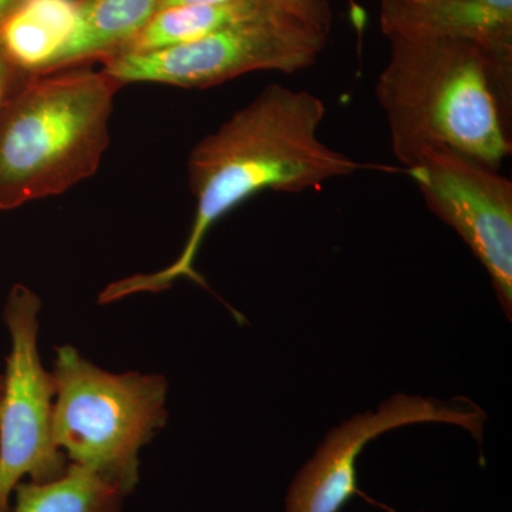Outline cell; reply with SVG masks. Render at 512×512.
<instances>
[{
  "label": "cell",
  "instance_id": "obj_13",
  "mask_svg": "<svg viewBox=\"0 0 512 512\" xmlns=\"http://www.w3.org/2000/svg\"><path fill=\"white\" fill-rule=\"evenodd\" d=\"M13 495L10 512H120L127 497L97 474L74 464L62 477L47 483L22 481Z\"/></svg>",
  "mask_w": 512,
  "mask_h": 512
},
{
  "label": "cell",
  "instance_id": "obj_1",
  "mask_svg": "<svg viewBox=\"0 0 512 512\" xmlns=\"http://www.w3.org/2000/svg\"><path fill=\"white\" fill-rule=\"evenodd\" d=\"M325 114V103L315 94L269 84L198 141L188 157L195 215L180 255L161 271L110 284L100 293L99 302L163 292L181 278L204 285L195 271V261L210 229L228 212L259 192L320 190L333 178L348 177L365 168L320 140Z\"/></svg>",
  "mask_w": 512,
  "mask_h": 512
},
{
  "label": "cell",
  "instance_id": "obj_11",
  "mask_svg": "<svg viewBox=\"0 0 512 512\" xmlns=\"http://www.w3.org/2000/svg\"><path fill=\"white\" fill-rule=\"evenodd\" d=\"M315 2L316 0H231L214 5L161 9L117 55L154 52L183 45L247 20L305 8Z\"/></svg>",
  "mask_w": 512,
  "mask_h": 512
},
{
  "label": "cell",
  "instance_id": "obj_9",
  "mask_svg": "<svg viewBox=\"0 0 512 512\" xmlns=\"http://www.w3.org/2000/svg\"><path fill=\"white\" fill-rule=\"evenodd\" d=\"M380 29L386 37L470 40L512 66V10L484 0H382Z\"/></svg>",
  "mask_w": 512,
  "mask_h": 512
},
{
  "label": "cell",
  "instance_id": "obj_2",
  "mask_svg": "<svg viewBox=\"0 0 512 512\" xmlns=\"http://www.w3.org/2000/svg\"><path fill=\"white\" fill-rule=\"evenodd\" d=\"M376 84L397 160L453 151L500 170L512 151V66L470 40L387 37Z\"/></svg>",
  "mask_w": 512,
  "mask_h": 512
},
{
  "label": "cell",
  "instance_id": "obj_12",
  "mask_svg": "<svg viewBox=\"0 0 512 512\" xmlns=\"http://www.w3.org/2000/svg\"><path fill=\"white\" fill-rule=\"evenodd\" d=\"M77 0H25L0 28V49L23 74L36 73L66 42Z\"/></svg>",
  "mask_w": 512,
  "mask_h": 512
},
{
  "label": "cell",
  "instance_id": "obj_8",
  "mask_svg": "<svg viewBox=\"0 0 512 512\" xmlns=\"http://www.w3.org/2000/svg\"><path fill=\"white\" fill-rule=\"evenodd\" d=\"M484 413L473 404H450L410 394H396L376 410L356 414L329 431L311 460L293 478L285 512H340L357 493V460L370 441L387 431L423 423L463 427L476 439Z\"/></svg>",
  "mask_w": 512,
  "mask_h": 512
},
{
  "label": "cell",
  "instance_id": "obj_3",
  "mask_svg": "<svg viewBox=\"0 0 512 512\" xmlns=\"http://www.w3.org/2000/svg\"><path fill=\"white\" fill-rule=\"evenodd\" d=\"M121 87L87 66L16 76L0 106V210L64 194L97 173Z\"/></svg>",
  "mask_w": 512,
  "mask_h": 512
},
{
  "label": "cell",
  "instance_id": "obj_10",
  "mask_svg": "<svg viewBox=\"0 0 512 512\" xmlns=\"http://www.w3.org/2000/svg\"><path fill=\"white\" fill-rule=\"evenodd\" d=\"M161 0H77L66 42L35 74L90 66L117 55L160 10Z\"/></svg>",
  "mask_w": 512,
  "mask_h": 512
},
{
  "label": "cell",
  "instance_id": "obj_6",
  "mask_svg": "<svg viewBox=\"0 0 512 512\" xmlns=\"http://www.w3.org/2000/svg\"><path fill=\"white\" fill-rule=\"evenodd\" d=\"M42 302L28 286L15 285L3 309L10 350L0 397V512H10L22 481L47 483L70 463L53 437L55 380L39 352Z\"/></svg>",
  "mask_w": 512,
  "mask_h": 512
},
{
  "label": "cell",
  "instance_id": "obj_16",
  "mask_svg": "<svg viewBox=\"0 0 512 512\" xmlns=\"http://www.w3.org/2000/svg\"><path fill=\"white\" fill-rule=\"evenodd\" d=\"M3 390V375H0V397H2Z\"/></svg>",
  "mask_w": 512,
  "mask_h": 512
},
{
  "label": "cell",
  "instance_id": "obj_5",
  "mask_svg": "<svg viewBox=\"0 0 512 512\" xmlns=\"http://www.w3.org/2000/svg\"><path fill=\"white\" fill-rule=\"evenodd\" d=\"M333 26L329 0L218 30L194 42L126 53L101 62L121 86L157 83L207 89L254 72L292 74L309 69L328 46Z\"/></svg>",
  "mask_w": 512,
  "mask_h": 512
},
{
  "label": "cell",
  "instance_id": "obj_4",
  "mask_svg": "<svg viewBox=\"0 0 512 512\" xmlns=\"http://www.w3.org/2000/svg\"><path fill=\"white\" fill-rule=\"evenodd\" d=\"M53 437L74 466L128 495L140 481V451L167 421L161 375L110 373L79 350L56 348Z\"/></svg>",
  "mask_w": 512,
  "mask_h": 512
},
{
  "label": "cell",
  "instance_id": "obj_15",
  "mask_svg": "<svg viewBox=\"0 0 512 512\" xmlns=\"http://www.w3.org/2000/svg\"><path fill=\"white\" fill-rule=\"evenodd\" d=\"M25 0H0V28L23 5Z\"/></svg>",
  "mask_w": 512,
  "mask_h": 512
},
{
  "label": "cell",
  "instance_id": "obj_14",
  "mask_svg": "<svg viewBox=\"0 0 512 512\" xmlns=\"http://www.w3.org/2000/svg\"><path fill=\"white\" fill-rule=\"evenodd\" d=\"M19 73L15 64L10 62L9 57L0 49V106H2L3 99H5L10 86L15 82L16 76H18Z\"/></svg>",
  "mask_w": 512,
  "mask_h": 512
},
{
  "label": "cell",
  "instance_id": "obj_7",
  "mask_svg": "<svg viewBox=\"0 0 512 512\" xmlns=\"http://www.w3.org/2000/svg\"><path fill=\"white\" fill-rule=\"evenodd\" d=\"M429 210L484 266L501 305L512 309V183L474 158L434 151L407 168Z\"/></svg>",
  "mask_w": 512,
  "mask_h": 512
}]
</instances>
